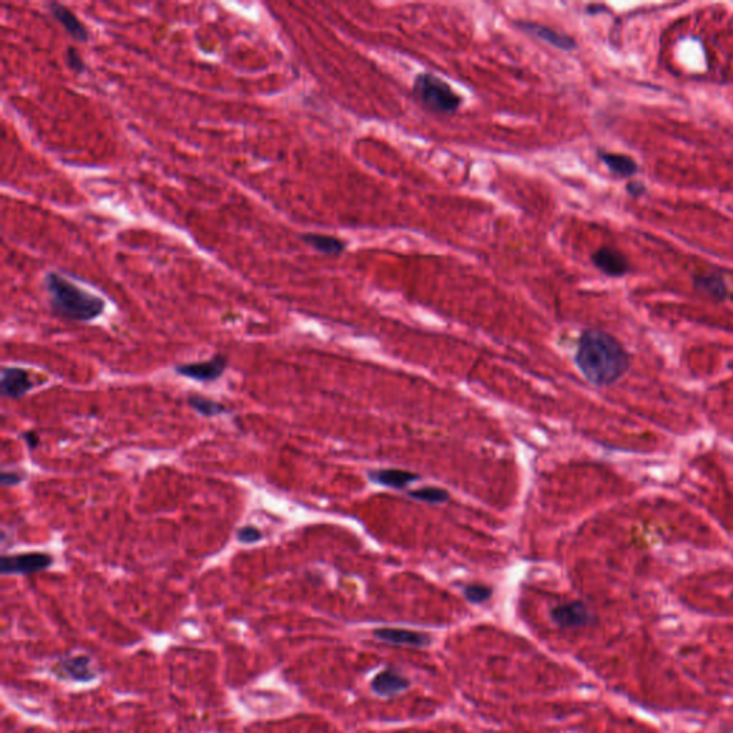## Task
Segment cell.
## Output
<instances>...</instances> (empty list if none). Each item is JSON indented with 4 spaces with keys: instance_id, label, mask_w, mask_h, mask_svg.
Segmentation results:
<instances>
[{
    "instance_id": "1",
    "label": "cell",
    "mask_w": 733,
    "mask_h": 733,
    "mask_svg": "<svg viewBox=\"0 0 733 733\" xmlns=\"http://www.w3.org/2000/svg\"><path fill=\"white\" fill-rule=\"evenodd\" d=\"M574 358L581 374L597 387L614 384L630 365L625 347L613 336L592 328L581 333Z\"/></svg>"
},
{
    "instance_id": "2",
    "label": "cell",
    "mask_w": 733,
    "mask_h": 733,
    "mask_svg": "<svg viewBox=\"0 0 733 733\" xmlns=\"http://www.w3.org/2000/svg\"><path fill=\"white\" fill-rule=\"evenodd\" d=\"M49 305L55 315L70 321L88 322L96 319L105 310V301L75 285L62 274L51 271L45 275Z\"/></svg>"
},
{
    "instance_id": "3",
    "label": "cell",
    "mask_w": 733,
    "mask_h": 733,
    "mask_svg": "<svg viewBox=\"0 0 733 733\" xmlns=\"http://www.w3.org/2000/svg\"><path fill=\"white\" fill-rule=\"evenodd\" d=\"M413 95L432 114L453 115L463 105V98L444 79L430 72H420L413 82Z\"/></svg>"
},
{
    "instance_id": "4",
    "label": "cell",
    "mask_w": 733,
    "mask_h": 733,
    "mask_svg": "<svg viewBox=\"0 0 733 733\" xmlns=\"http://www.w3.org/2000/svg\"><path fill=\"white\" fill-rule=\"evenodd\" d=\"M228 366V358L223 354H216L208 361L180 364L175 366V373L201 383L216 381L224 374Z\"/></svg>"
},
{
    "instance_id": "5",
    "label": "cell",
    "mask_w": 733,
    "mask_h": 733,
    "mask_svg": "<svg viewBox=\"0 0 733 733\" xmlns=\"http://www.w3.org/2000/svg\"><path fill=\"white\" fill-rule=\"evenodd\" d=\"M53 559L45 553H25L15 556H4L0 560L2 574H32L49 569Z\"/></svg>"
},
{
    "instance_id": "6",
    "label": "cell",
    "mask_w": 733,
    "mask_h": 733,
    "mask_svg": "<svg viewBox=\"0 0 733 733\" xmlns=\"http://www.w3.org/2000/svg\"><path fill=\"white\" fill-rule=\"evenodd\" d=\"M552 620L562 629H579L589 626L593 623L595 616L589 607L581 602H570L559 605L550 612Z\"/></svg>"
},
{
    "instance_id": "7",
    "label": "cell",
    "mask_w": 733,
    "mask_h": 733,
    "mask_svg": "<svg viewBox=\"0 0 733 733\" xmlns=\"http://www.w3.org/2000/svg\"><path fill=\"white\" fill-rule=\"evenodd\" d=\"M515 26L519 27L520 30H523L524 33L533 36V38H536L550 46H553L559 51L572 52V51L577 49V42L574 38H572V36L562 33L553 27H550V26L540 25L536 22H526V20L516 22Z\"/></svg>"
},
{
    "instance_id": "8",
    "label": "cell",
    "mask_w": 733,
    "mask_h": 733,
    "mask_svg": "<svg viewBox=\"0 0 733 733\" xmlns=\"http://www.w3.org/2000/svg\"><path fill=\"white\" fill-rule=\"evenodd\" d=\"M592 263L600 272L613 278L626 275L630 270V264L626 256L610 246H602L596 249L592 253Z\"/></svg>"
},
{
    "instance_id": "9",
    "label": "cell",
    "mask_w": 733,
    "mask_h": 733,
    "mask_svg": "<svg viewBox=\"0 0 733 733\" xmlns=\"http://www.w3.org/2000/svg\"><path fill=\"white\" fill-rule=\"evenodd\" d=\"M33 388V383L26 370L18 366H6L0 374V392L6 398H22Z\"/></svg>"
},
{
    "instance_id": "10",
    "label": "cell",
    "mask_w": 733,
    "mask_h": 733,
    "mask_svg": "<svg viewBox=\"0 0 733 733\" xmlns=\"http://www.w3.org/2000/svg\"><path fill=\"white\" fill-rule=\"evenodd\" d=\"M48 11L53 16V19L62 25V27L67 32V34L72 36L73 39L82 42V44L89 41V32H88L86 26L69 8H66L65 5L58 4V2H49Z\"/></svg>"
},
{
    "instance_id": "11",
    "label": "cell",
    "mask_w": 733,
    "mask_h": 733,
    "mask_svg": "<svg viewBox=\"0 0 733 733\" xmlns=\"http://www.w3.org/2000/svg\"><path fill=\"white\" fill-rule=\"evenodd\" d=\"M374 638L392 645L399 646H413V647H425L431 643V638L425 633H418L414 630L406 629H392V628H381L373 632Z\"/></svg>"
},
{
    "instance_id": "12",
    "label": "cell",
    "mask_w": 733,
    "mask_h": 733,
    "mask_svg": "<svg viewBox=\"0 0 733 733\" xmlns=\"http://www.w3.org/2000/svg\"><path fill=\"white\" fill-rule=\"evenodd\" d=\"M409 687H410V680L392 669H385V671L380 672L371 680L373 692L376 694L381 696V698H391V696L404 692Z\"/></svg>"
},
{
    "instance_id": "13",
    "label": "cell",
    "mask_w": 733,
    "mask_h": 733,
    "mask_svg": "<svg viewBox=\"0 0 733 733\" xmlns=\"http://www.w3.org/2000/svg\"><path fill=\"white\" fill-rule=\"evenodd\" d=\"M301 239L304 244H307L312 249L318 251L319 253L329 255V256H338L347 248V244L343 239L333 237V235L304 234V235H301Z\"/></svg>"
},
{
    "instance_id": "14",
    "label": "cell",
    "mask_w": 733,
    "mask_h": 733,
    "mask_svg": "<svg viewBox=\"0 0 733 733\" xmlns=\"http://www.w3.org/2000/svg\"><path fill=\"white\" fill-rule=\"evenodd\" d=\"M370 479L381 486L402 489L420 479V475L402 470H377L370 473Z\"/></svg>"
},
{
    "instance_id": "15",
    "label": "cell",
    "mask_w": 733,
    "mask_h": 733,
    "mask_svg": "<svg viewBox=\"0 0 733 733\" xmlns=\"http://www.w3.org/2000/svg\"><path fill=\"white\" fill-rule=\"evenodd\" d=\"M600 161L609 168V171L620 178H630L638 173L639 166L636 161L628 155L623 154H612V152H599Z\"/></svg>"
},
{
    "instance_id": "16",
    "label": "cell",
    "mask_w": 733,
    "mask_h": 733,
    "mask_svg": "<svg viewBox=\"0 0 733 733\" xmlns=\"http://www.w3.org/2000/svg\"><path fill=\"white\" fill-rule=\"evenodd\" d=\"M693 286L699 292L709 296L715 301H725L729 296L727 285L720 275H698L693 279Z\"/></svg>"
},
{
    "instance_id": "17",
    "label": "cell",
    "mask_w": 733,
    "mask_h": 733,
    "mask_svg": "<svg viewBox=\"0 0 733 733\" xmlns=\"http://www.w3.org/2000/svg\"><path fill=\"white\" fill-rule=\"evenodd\" d=\"M188 404L198 414H201V416H204L206 418L218 417V416L228 413V409L224 404H221V402H218V401L211 399V398L201 397V395H191L188 398Z\"/></svg>"
},
{
    "instance_id": "18",
    "label": "cell",
    "mask_w": 733,
    "mask_h": 733,
    "mask_svg": "<svg viewBox=\"0 0 733 733\" xmlns=\"http://www.w3.org/2000/svg\"><path fill=\"white\" fill-rule=\"evenodd\" d=\"M63 671L70 675V678L78 679V680H89L92 679V672L89 669V659L84 656H78L73 659H67L66 662L62 663Z\"/></svg>"
},
{
    "instance_id": "19",
    "label": "cell",
    "mask_w": 733,
    "mask_h": 733,
    "mask_svg": "<svg viewBox=\"0 0 733 733\" xmlns=\"http://www.w3.org/2000/svg\"><path fill=\"white\" fill-rule=\"evenodd\" d=\"M410 496L416 500L425 501V503H444L450 497L446 490L437 489V487H425V489L414 490V491H410Z\"/></svg>"
},
{
    "instance_id": "20",
    "label": "cell",
    "mask_w": 733,
    "mask_h": 733,
    "mask_svg": "<svg viewBox=\"0 0 733 733\" xmlns=\"http://www.w3.org/2000/svg\"><path fill=\"white\" fill-rule=\"evenodd\" d=\"M493 590L483 584H470L464 588V597L471 603H483L491 597Z\"/></svg>"
},
{
    "instance_id": "21",
    "label": "cell",
    "mask_w": 733,
    "mask_h": 733,
    "mask_svg": "<svg viewBox=\"0 0 733 733\" xmlns=\"http://www.w3.org/2000/svg\"><path fill=\"white\" fill-rule=\"evenodd\" d=\"M237 537L244 544H255V543H258L260 540H263V533L256 527L245 526V527L238 530Z\"/></svg>"
},
{
    "instance_id": "22",
    "label": "cell",
    "mask_w": 733,
    "mask_h": 733,
    "mask_svg": "<svg viewBox=\"0 0 733 733\" xmlns=\"http://www.w3.org/2000/svg\"><path fill=\"white\" fill-rule=\"evenodd\" d=\"M66 62H67V66L77 73H82L86 69V65H85L82 56L79 55V52L75 48H72V46H69L66 49Z\"/></svg>"
},
{
    "instance_id": "23",
    "label": "cell",
    "mask_w": 733,
    "mask_h": 733,
    "mask_svg": "<svg viewBox=\"0 0 733 733\" xmlns=\"http://www.w3.org/2000/svg\"><path fill=\"white\" fill-rule=\"evenodd\" d=\"M22 480H23V477L18 473L4 471L2 474H0V484H2L4 487H15V486L20 484Z\"/></svg>"
},
{
    "instance_id": "24",
    "label": "cell",
    "mask_w": 733,
    "mask_h": 733,
    "mask_svg": "<svg viewBox=\"0 0 733 733\" xmlns=\"http://www.w3.org/2000/svg\"><path fill=\"white\" fill-rule=\"evenodd\" d=\"M22 438L25 440L26 446H27L30 450L38 449L39 442H41V438H39V434L36 432V431H26V432H23Z\"/></svg>"
},
{
    "instance_id": "25",
    "label": "cell",
    "mask_w": 733,
    "mask_h": 733,
    "mask_svg": "<svg viewBox=\"0 0 733 733\" xmlns=\"http://www.w3.org/2000/svg\"><path fill=\"white\" fill-rule=\"evenodd\" d=\"M626 191L629 192L630 197L639 198V197H642L646 192V188H645L643 183H640V182H630V183H628Z\"/></svg>"
},
{
    "instance_id": "26",
    "label": "cell",
    "mask_w": 733,
    "mask_h": 733,
    "mask_svg": "<svg viewBox=\"0 0 733 733\" xmlns=\"http://www.w3.org/2000/svg\"><path fill=\"white\" fill-rule=\"evenodd\" d=\"M599 11H603V12H606L607 9H606L605 6H602V5H590V6H588V8H586V12H588L589 15H599V13H600Z\"/></svg>"
}]
</instances>
